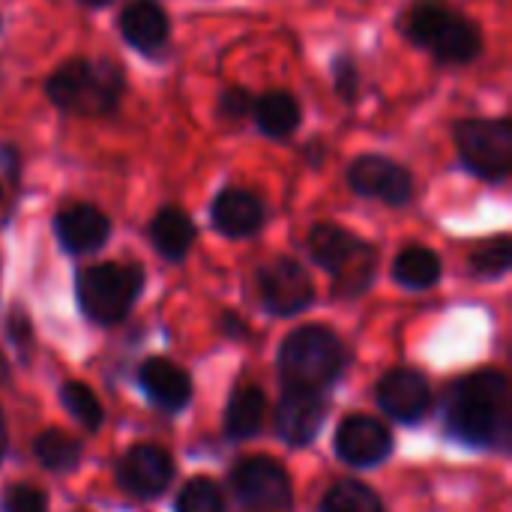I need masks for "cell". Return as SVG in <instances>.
<instances>
[{
  "label": "cell",
  "instance_id": "obj_1",
  "mask_svg": "<svg viewBox=\"0 0 512 512\" xmlns=\"http://www.w3.org/2000/svg\"><path fill=\"white\" fill-rule=\"evenodd\" d=\"M450 432L474 447H495L510 432L507 378L495 369H480L462 378L450 393L447 408Z\"/></svg>",
  "mask_w": 512,
  "mask_h": 512
},
{
  "label": "cell",
  "instance_id": "obj_2",
  "mask_svg": "<svg viewBox=\"0 0 512 512\" xmlns=\"http://www.w3.org/2000/svg\"><path fill=\"white\" fill-rule=\"evenodd\" d=\"M45 93L51 105L60 108L63 114L108 117L117 111L126 93V81H123L120 66L111 60L72 57L51 72Z\"/></svg>",
  "mask_w": 512,
  "mask_h": 512
},
{
  "label": "cell",
  "instance_id": "obj_3",
  "mask_svg": "<svg viewBox=\"0 0 512 512\" xmlns=\"http://www.w3.org/2000/svg\"><path fill=\"white\" fill-rule=\"evenodd\" d=\"M402 33L429 48L441 63H471L483 51V30L477 21L456 12L447 0H414L402 15Z\"/></svg>",
  "mask_w": 512,
  "mask_h": 512
},
{
  "label": "cell",
  "instance_id": "obj_4",
  "mask_svg": "<svg viewBox=\"0 0 512 512\" xmlns=\"http://www.w3.org/2000/svg\"><path fill=\"white\" fill-rule=\"evenodd\" d=\"M309 252L315 264L333 276L339 297H357L375 279V249L339 225H315L309 234Z\"/></svg>",
  "mask_w": 512,
  "mask_h": 512
},
{
  "label": "cell",
  "instance_id": "obj_5",
  "mask_svg": "<svg viewBox=\"0 0 512 512\" xmlns=\"http://www.w3.org/2000/svg\"><path fill=\"white\" fill-rule=\"evenodd\" d=\"M345 366V345L327 327H300L294 330L279 354V369L288 387H315L324 390L339 378Z\"/></svg>",
  "mask_w": 512,
  "mask_h": 512
},
{
  "label": "cell",
  "instance_id": "obj_6",
  "mask_svg": "<svg viewBox=\"0 0 512 512\" xmlns=\"http://www.w3.org/2000/svg\"><path fill=\"white\" fill-rule=\"evenodd\" d=\"M144 288L138 264H93L78 273L75 294L81 312L96 324H117L129 315Z\"/></svg>",
  "mask_w": 512,
  "mask_h": 512
},
{
  "label": "cell",
  "instance_id": "obj_7",
  "mask_svg": "<svg viewBox=\"0 0 512 512\" xmlns=\"http://www.w3.org/2000/svg\"><path fill=\"white\" fill-rule=\"evenodd\" d=\"M456 150L468 171L483 180H504L512 168V123L507 117H471L459 120Z\"/></svg>",
  "mask_w": 512,
  "mask_h": 512
},
{
  "label": "cell",
  "instance_id": "obj_8",
  "mask_svg": "<svg viewBox=\"0 0 512 512\" xmlns=\"http://www.w3.org/2000/svg\"><path fill=\"white\" fill-rule=\"evenodd\" d=\"M348 186L363 198H378L393 207H402L414 198L411 171L405 165H399L387 156H375V153H366L351 162Z\"/></svg>",
  "mask_w": 512,
  "mask_h": 512
},
{
  "label": "cell",
  "instance_id": "obj_9",
  "mask_svg": "<svg viewBox=\"0 0 512 512\" xmlns=\"http://www.w3.org/2000/svg\"><path fill=\"white\" fill-rule=\"evenodd\" d=\"M258 288L267 312L273 315H297L315 300V285L309 273L303 270L300 261L294 258H276L261 267L258 273Z\"/></svg>",
  "mask_w": 512,
  "mask_h": 512
},
{
  "label": "cell",
  "instance_id": "obj_10",
  "mask_svg": "<svg viewBox=\"0 0 512 512\" xmlns=\"http://www.w3.org/2000/svg\"><path fill=\"white\" fill-rule=\"evenodd\" d=\"M234 492L249 507H261V510L291 507V480L285 468L267 456H252L237 465Z\"/></svg>",
  "mask_w": 512,
  "mask_h": 512
},
{
  "label": "cell",
  "instance_id": "obj_11",
  "mask_svg": "<svg viewBox=\"0 0 512 512\" xmlns=\"http://www.w3.org/2000/svg\"><path fill=\"white\" fill-rule=\"evenodd\" d=\"M117 477H120V486L132 492L135 498H159L174 477V465L162 447L138 444L120 459Z\"/></svg>",
  "mask_w": 512,
  "mask_h": 512
},
{
  "label": "cell",
  "instance_id": "obj_12",
  "mask_svg": "<svg viewBox=\"0 0 512 512\" xmlns=\"http://www.w3.org/2000/svg\"><path fill=\"white\" fill-rule=\"evenodd\" d=\"M324 414H327V402H324L321 390L288 387L282 402H279V411H276V429L288 444L306 447L318 435Z\"/></svg>",
  "mask_w": 512,
  "mask_h": 512
},
{
  "label": "cell",
  "instance_id": "obj_13",
  "mask_svg": "<svg viewBox=\"0 0 512 512\" xmlns=\"http://www.w3.org/2000/svg\"><path fill=\"white\" fill-rule=\"evenodd\" d=\"M54 234L72 255L96 252L111 237V219L93 204H72L54 216Z\"/></svg>",
  "mask_w": 512,
  "mask_h": 512
},
{
  "label": "cell",
  "instance_id": "obj_14",
  "mask_svg": "<svg viewBox=\"0 0 512 512\" xmlns=\"http://www.w3.org/2000/svg\"><path fill=\"white\" fill-rule=\"evenodd\" d=\"M390 450H393V438L387 426L372 417H348L336 432V453L348 465L357 468L378 465L390 456Z\"/></svg>",
  "mask_w": 512,
  "mask_h": 512
},
{
  "label": "cell",
  "instance_id": "obj_15",
  "mask_svg": "<svg viewBox=\"0 0 512 512\" xmlns=\"http://www.w3.org/2000/svg\"><path fill=\"white\" fill-rule=\"evenodd\" d=\"M213 228L231 240H243V237H252L261 231V225L267 222V210H264V201L249 192V189H237V186H228L216 195L213 201Z\"/></svg>",
  "mask_w": 512,
  "mask_h": 512
},
{
  "label": "cell",
  "instance_id": "obj_16",
  "mask_svg": "<svg viewBox=\"0 0 512 512\" xmlns=\"http://www.w3.org/2000/svg\"><path fill=\"white\" fill-rule=\"evenodd\" d=\"M120 33L141 54H156L171 36V24L156 0H129L120 12Z\"/></svg>",
  "mask_w": 512,
  "mask_h": 512
},
{
  "label": "cell",
  "instance_id": "obj_17",
  "mask_svg": "<svg viewBox=\"0 0 512 512\" xmlns=\"http://www.w3.org/2000/svg\"><path fill=\"white\" fill-rule=\"evenodd\" d=\"M378 402L381 408L399 420V423H414L426 414L429 408V387L417 372L399 369L390 372L381 384H378Z\"/></svg>",
  "mask_w": 512,
  "mask_h": 512
},
{
  "label": "cell",
  "instance_id": "obj_18",
  "mask_svg": "<svg viewBox=\"0 0 512 512\" xmlns=\"http://www.w3.org/2000/svg\"><path fill=\"white\" fill-rule=\"evenodd\" d=\"M141 387L165 411H180L192 396L189 375L165 357H153L141 366Z\"/></svg>",
  "mask_w": 512,
  "mask_h": 512
},
{
  "label": "cell",
  "instance_id": "obj_19",
  "mask_svg": "<svg viewBox=\"0 0 512 512\" xmlns=\"http://www.w3.org/2000/svg\"><path fill=\"white\" fill-rule=\"evenodd\" d=\"M147 234H150V243L156 246V252H159L162 258H168V261H183L186 252H189L192 243H195V222H192V219L186 216V210H180V207H162V210L153 216Z\"/></svg>",
  "mask_w": 512,
  "mask_h": 512
},
{
  "label": "cell",
  "instance_id": "obj_20",
  "mask_svg": "<svg viewBox=\"0 0 512 512\" xmlns=\"http://www.w3.org/2000/svg\"><path fill=\"white\" fill-rule=\"evenodd\" d=\"M255 123L270 138H288L300 126V102L288 90H267L252 105Z\"/></svg>",
  "mask_w": 512,
  "mask_h": 512
},
{
  "label": "cell",
  "instance_id": "obj_21",
  "mask_svg": "<svg viewBox=\"0 0 512 512\" xmlns=\"http://www.w3.org/2000/svg\"><path fill=\"white\" fill-rule=\"evenodd\" d=\"M444 273L441 258L426 249V246H408L405 252H399L396 264H393V279L411 291H426L432 288Z\"/></svg>",
  "mask_w": 512,
  "mask_h": 512
},
{
  "label": "cell",
  "instance_id": "obj_22",
  "mask_svg": "<svg viewBox=\"0 0 512 512\" xmlns=\"http://www.w3.org/2000/svg\"><path fill=\"white\" fill-rule=\"evenodd\" d=\"M264 393L261 387H240L231 402H228V414H225V429L231 438H252L261 423H264Z\"/></svg>",
  "mask_w": 512,
  "mask_h": 512
},
{
  "label": "cell",
  "instance_id": "obj_23",
  "mask_svg": "<svg viewBox=\"0 0 512 512\" xmlns=\"http://www.w3.org/2000/svg\"><path fill=\"white\" fill-rule=\"evenodd\" d=\"M36 459L48 468V471H72L81 459V447L75 438H69L60 429H48L36 438L33 444Z\"/></svg>",
  "mask_w": 512,
  "mask_h": 512
},
{
  "label": "cell",
  "instance_id": "obj_24",
  "mask_svg": "<svg viewBox=\"0 0 512 512\" xmlns=\"http://www.w3.org/2000/svg\"><path fill=\"white\" fill-rule=\"evenodd\" d=\"M324 512H384V507L369 486L348 480V483H339L327 492Z\"/></svg>",
  "mask_w": 512,
  "mask_h": 512
},
{
  "label": "cell",
  "instance_id": "obj_25",
  "mask_svg": "<svg viewBox=\"0 0 512 512\" xmlns=\"http://www.w3.org/2000/svg\"><path fill=\"white\" fill-rule=\"evenodd\" d=\"M60 399H63V408L84 426V429H99L102 423V405L99 399L93 396V390L81 381H69L63 390H60Z\"/></svg>",
  "mask_w": 512,
  "mask_h": 512
},
{
  "label": "cell",
  "instance_id": "obj_26",
  "mask_svg": "<svg viewBox=\"0 0 512 512\" xmlns=\"http://www.w3.org/2000/svg\"><path fill=\"white\" fill-rule=\"evenodd\" d=\"M177 512H225L219 486L207 477L189 480L177 498Z\"/></svg>",
  "mask_w": 512,
  "mask_h": 512
},
{
  "label": "cell",
  "instance_id": "obj_27",
  "mask_svg": "<svg viewBox=\"0 0 512 512\" xmlns=\"http://www.w3.org/2000/svg\"><path fill=\"white\" fill-rule=\"evenodd\" d=\"M512 264V243L510 237H495L489 243H483L474 258H471V267L480 273V276H504Z\"/></svg>",
  "mask_w": 512,
  "mask_h": 512
},
{
  "label": "cell",
  "instance_id": "obj_28",
  "mask_svg": "<svg viewBox=\"0 0 512 512\" xmlns=\"http://www.w3.org/2000/svg\"><path fill=\"white\" fill-rule=\"evenodd\" d=\"M333 81H336V93H339L342 102H348V105L357 102V96H360V72H357V63L348 54L336 57V63H333Z\"/></svg>",
  "mask_w": 512,
  "mask_h": 512
},
{
  "label": "cell",
  "instance_id": "obj_29",
  "mask_svg": "<svg viewBox=\"0 0 512 512\" xmlns=\"http://www.w3.org/2000/svg\"><path fill=\"white\" fill-rule=\"evenodd\" d=\"M3 512H48V504H45V495L39 489L18 483V486L6 489Z\"/></svg>",
  "mask_w": 512,
  "mask_h": 512
},
{
  "label": "cell",
  "instance_id": "obj_30",
  "mask_svg": "<svg viewBox=\"0 0 512 512\" xmlns=\"http://www.w3.org/2000/svg\"><path fill=\"white\" fill-rule=\"evenodd\" d=\"M252 105H255V96L246 87H228V90L219 93V114L225 120H243V117H249Z\"/></svg>",
  "mask_w": 512,
  "mask_h": 512
},
{
  "label": "cell",
  "instance_id": "obj_31",
  "mask_svg": "<svg viewBox=\"0 0 512 512\" xmlns=\"http://www.w3.org/2000/svg\"><path fill=\"white\" fill-rule=\"evenodd\" d=\"M9 336L21 345V351H27L30 327H27V321H24V315H21V312H15V315H12V321H9Z\"/></svg>",
  "mask_w": 512,
  "mask_h": 512
},
{
  "label": "cell",
  "instance_id": "obj_32",
  "mask_svg": "<svg viewBox=\"0 0 512 512\" xmlns=\"http://www.w3.org/2000/svg\"><path fill=\"white\" fill-rule=\"evenodd\" d=\"M3 453H6V423H3V411H0V462H3Z\"/></svg>",
  "mask_w": 512,
  "mask_h": 512
},
{
  "label": "cell",
  "instance_id": "obj_33",
  "mask_svg": "<svg viewBox=\"0 0 512 512\" xmlns=\"http://www.w3.org/2000/svg\"><path fill=\"white\" fill-rule=\"evenodd\" d=\"M84 6H93V9H99V6H108V3H114V0H81Z\"/></svg>",
  "mask_w": 512,
  "mask_h": 512
}]
</instances>
